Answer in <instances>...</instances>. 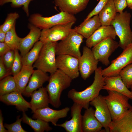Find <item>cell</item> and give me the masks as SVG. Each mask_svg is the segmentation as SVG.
Here are the masks:
<instances>
[{"label":"cell","instance_id":"obj_1","mask_svg":"<svg viewBox=\"0 0 132 132\" xmlns=\"http://www.w3.org/2000/svg\"><path fill=\"white\" fill-rule=\"evenodd\" d=\"M102 69L100 66L96 70L94 80L90 86L80 91L74 89H71L68 93V98L74 102L81 105L85 109L88 108L90 102L99 95L104 84V77L101 73Z\"/></svg>","mask_w":132,"mask_h":132},{"label":"cell","instance_id":"obj_2","mask_svg":"<svg viewBox=\"0 0 132 132\" xmlns=\"http://www.w3.org/2000/svg\"><path fill=\"white\" fill-rule=\"evenodd\" d=\"M72 79L62 71L57 69L50 74L49 83L46 87L49 99L50 104L56 108L61 105V95L62 91L69 87Z\"/></svg>","mask_w":132,"mask_h":132},{"label":"cell","instance_id":"obj_3","mask_svg":"<svg viewBox=\"0 0 132 132\" xmlns=\"http://www.w3.org/2000/svg\"><path fill=\"white\" fill-rule=\"evenodd\" d=\"M131 16L130 13L127 11L117 13L110 23L119 39V47L123 49L132 43V31L130 25Z\"/></svg>","mask_w":132,"mask_h":132},{"label":"cell","instance_id":"obj_4","mask_svg":"<svg viewBox=\"0 0 132 132\" xmlns=\"http://www.w3.org/2000/svg\"><path fill=\"white\" fill-rule=\"evenodd\" d=\"M57 42L44 44L38 57L33 66V68L50 74L57 70L56 62V48Z\"/></svg>","mask_w":132,"mask_h":132},{"label":"cell","instance_id":"obj_5","mask_svg":"<svg viewBox=\"0 0 132 132\" xmlns=\"http://www.w3.org/2000/svg\"><path fill=\"white\" fill-rule=\"evenodd\" d=\"M30 23L40 30L51 28L55 26L75 22L77 19L74 15L61 11L49 17H44L39 13L31 15L28 19Z\"/></svg>","mask_w":132,"mask_h":132},{"label":"cell","instance_id":"obj_6","mask_svg":"<svg viewBox=\"0 0 132 132\" xmlns=\"http://www.w3.org/2000/svg\"><path fill=\"white\" fill-rule=\"evenodd\" d=\"M108 94L103 96L110 110L112 121L121 117L132 106L129 103V99L126 96L118 92L107 90Z\"/></svg>","mask_w":132,"mask_h":132},{"label":"cell","instance_id":"obj_7","mask_svg":"<svg viewBox=\"0 0 132 132\" xmlns=\"http://www.w3.org/2000/svg\"><path fill=\"white\" fill-rule=\"evenodd\" d=\"M84 38L82 35L72 29L66 37L57 43L56 48V55H68L79 59L81 55L80 47Z\"/></svg>","mask_w":132,"mask_h":132},{"label":"cell","instance_id":"obj_8","mask_svg":"<svg viewBox=\"0 0 132 132\" xmlns=\"http://www.w3.org/2000/svg\"><path fill=\"white\" fill-rule=\"evenodd\" d=\"M132 63V43L127 46L121 54L113 60L107 67L102 69L104 77L119 75L120 71L128 65Z\"/></svg>","mask_w":132,"mask_h":132},{"label":"cell","instance_id":"obj_9","mask_svg":"<svg viewBox=\"0 0 132 132\" xmlns=\"http://www.w3.org/2000/svg\"><path fill=\"white\" fill-rule=\"evenodd\" d=\"M75 23L71 22L42 30L39 40L44 43L57 42L62 40L68 35L72 26Z\"/></svg>","mask_w":132,"mask_h":132},{"label":"cell","instance_id":"obj_10","mask_svg":"<svg viewBox=\"0 0 132 132\" xmlns=\"http://www.w3.org/2000/svg\"><path fill=\"white\" fill-rule=\"evenodd\" d=\"M119 47L118 43L108 38L93 47L91 50L96 59L108 66L110 64L109 57Z\"/></svg>","mask_w":132,"mask_h":132},{"label":"cell","instance_id":"obj_11","mask_svg":"<svg viewBox=\"0 0 132 132\" xmlns=\"http://www.w3.org/2000/svg\"><path fill=\"white\" fill-rule=\"evenodd\" d=\"M79 60V70L81 77L86 80L98 68L99 61L95 58L92 50L86 46L83 48Z\"/></svg>","mask_w":132,"mask_h":132},{"label":"cell","instance_id":"obj_12","mask_svg":"<svg viewBox=\"0 0 132 132\" xmlns=\"http://www.w3.org/2000/svg\"><path fill=\"white\" fill-rule=\"evenodd\" d=\"M57 69L62 71L72 80L79 76V60L74 56L67 55H57L56 57Z\"/></svg>","mask_w":132,"mask_h":132},{"label":"cell","instance_id":"obj_13","mask_svg":"<svg viewBox=\"0 0 132 132\" xmlns=\"http://www.w3.org/2000/svg\"><path fill=\"white\" fill-rule=\"evenodd\" d=\"M90 104L95 108V116L104 128L105 132H109V127L112 119L103 96L99 95L91 100Z\"/></svg>","mask_w":132,"mask_h":132},{"label":"cell","instance_id":"obj_14","mask_svg":"<svg viewBox=\"0 0 132 132\" xmlns=\"http://www.w3.org/2000/svg\"><path fill=\"white\" fill-rule=\"evenodd\" d=\"M70 110L68 107L55 110L48 107L36 110L33 113L32 117L35 119H39L48 122H51L54 125L56 126L58 120L66 117Z\"/></svg>","mask_w":132,"mask_h":132},{"label":"cell","instance_id":"obj_15","mask_svg":"<svg viewBox=\"0 0 132 132\" xmlns=\"http://www.w3.org/2000/svg\"><path fill=\"white\" fill-rule=\"evenodd\" d=\"M83 108L81 105L74 102L70 108L71 119L56 126L63 128L67 132H82L81 113Z\"/></svg>","mask_w":132,"mask_h":132},{"label":"cell","instance_id":"obj_16","mask_svg":"<svg viewBox=\"0 0 132 132\" xmlns=\"http://www.w3.org/2000/svg\"><path fill=\"white\" fill-rule=\"evenodd\" d=\"M86 109L82 115V132H105L102 129V125L95 116V110L91 107Z\"/></svg>","mask_w":132,"mask_h":132},{"label":"cell","instance_id":"obj_17","mask_svg":"<svg viewBox=\"0 0 132 132\" xmlns=\"http://www.w3.org/2000/svg\"><path fill=\"white\" fill-rule=\"evenodd\" d=\"M30 31L27 35L22 38L18 49L21 56L25 55L32 48L34 44L39 40L41 36V30L30 23L28 25Z\"/></svg>","mask_w":132,"mask_h":132},{"label":"cell","instance_id":"obj_18","mask_svg":"<svg viewBox=\"0 0 132 132\" xmlns=\"http://www.w3.org/2000/svg\"><path fill=\"white\" fill-rule=\"evenodd\" d=\"M116 36L112 26H101L87 39L86 46L91 48L108 38H111L115 40Z\"/></svg>","mask_w":132,"mask_h":132},{"label":"cell","instance_id":"obj_19","mask_svg":"<svg viewBox=\"0 0 132 132\" xmlns=\"http://www.w3.org/2000/svg\"><path fill=\"white\" fill-rule=\"evenodd\" d=\"M89 0H53L60 10L74 15L84 10Z\"/></svg>","mask_w":132,"mask_h":132},{"label":"cell","instance_id":"obj_20","mask_svg":"<svg viewBox=\"0 0 132 132\" xmlns=\"http://www.w3.org/2000/svg\"><path fill=\"white\" fill-rule=\"evenodd\" d=\"M104 77V84L102 89L118 92L132 100V91L127 88L119 75Z\"/></svg>","mask_w":132,"mask_h":132},{"label":"cell","instance_id":"obj_21","mask_svg":"<svg viewBox=\"0 0 132 132\" xmlns=\"http://www.w3.org/2000/svg\"><path fill=\"white\" fill-rule=\"evenodd\" d=\"M109 128L110 132H132V108L117 119L112 121Z\"/></svg>","mask_w":132,"mask_h":132},{"label":"cell","instance_id":"obj_22","mask_svg":"<svg viewBox=\"0 0 132 132\" xmlns=\"http://www.w3.org/2000/svg\"><path fill=\"white\" fill-rule=\"evenodd\" d=\"M49 77L46 73L41 70H34L22 94L26 97H31L34 91L42 87L43 84L48 81Z\"/></svg>","mask_w":132,"mask_h":132},{"label":"cell","instance_id":"obj_23","mask_svg":"<svg viewBox=\"0 0 132 132\" xmlns=\"http://www.w3.org/2000/svg\"><path fill=\"white\" fill-rule=\"evenodd\" d=\"M22 94L17 91H13L0 96V100L7 105L15 106L19 111L25 112L30 108L31 105Z\"/></svg>","mask_w":132,"mask_h":132},{"label":"cell","instance_id":"obj_24","mask_svg":"<svg viewBox=\"0 0 132 132\" xmlns=\"http://www.w3.org/2000/svg\"><path fill=\"white\" fill-rule=\"evenodd\" d=\"M101 26L98 14L83 21L79 26L73 29L87 39Z\"/></svg>","mask_w":132,"mask_h":132},{"label":"cell","instance_id":"obj_25","mask_svg":"<svg viewBox=\"0 0 132 132\" xmlns=\"http://www.w3.org/2000/svg\"><path fill=\"white\" fill-rule=\"evenodd\" d=\"M31 97L30 103L32 113L38 109L48 107L49 97L46 88L42 87L34 91Z\"/></svg>","mask_w":132,"mask_h":132},{"label":"cell","instance_id":"obj_26","mask_svg":"<svg viewBox=\"0 0 132 132\" xmlns=\"http://www.w3.org/2000/svg\"><path fill=\"white\" fill-rule=\"evenodd\" d=\"M33 66H22L17 75L13 76L17 91L22 94L34 70Z\"/></svg>","mask_w":132,"mask_h":132},{"label":"cell","instance_id":"obj_27","mask_svg":"<svg viewBox=\"0 0 132 132\" xmlns=\"http://www.w3.org/2000/svg\"><path fill=\"white\" fill-rule=\"evenodd\" d=\"M117 13L113 0H109L98 14L101 26L110 25Z\"/></svg>","mask_w":132,"mask_h":132},{"label":"cell","instance_id":"obj_28","mask_svg":"<svg viewBox=\"0 0 132 132\" xmlns=\"http://www.w3.org/2000/svg\"><path fill=\"white\" fill-rule=\"evenodd\" d=\"M22 118L23 122L30 126L35 132H48L52 129L48 122L38 118L33 119L28 116L25 112H23Z\"/></svg>","mask_w":132,"mask_h":132},{"label":"cell","instance_id":"obj_29","mask_svg":"<svg viewBox=\"0 0 132 132\" xmlns=\"http://www.w3.org/2000/svg\"><path fill=\"white\" fill-rule=\"evenodd\" d=\"M44 44L40 41H38L34 44L30 50L22 57L23 66H33L38 57Z\"/></svg>","mask_w":132,"mask_h":132},{"label":"cell","instance_id":"obj_30","mask_svg":"<svg viewBox=\"0 0 132 132\" xmlns=\"http://www.w3.org/2000/svg\"><path fill=\"white\" fill-rule=\"evenodd\" d=\"M17 91L13 76L8 75L0 80V96Z\"/></svg>","mask_w":132,"mask_h":132},{"label":"cell","instance_id":"obj_31","mask_svg":"<svg viewBox=\"0 0 132 132\" xmlns=\"http://www.w3.org/2000/svg\"><path fill=\"white\" fill-rule=\"evenodd\" d=\"M15 23L6 33L5 42L11 49H18L22 38L18 36L15 29Z\"/></svg>","mask_w":132,"mask_h":132},{"label":"cell","instance_id":"obj_32","mask_svg":"<svg viewBox=\"0 0 132 132\" xmlns=\"http://www.w3.org/2000/svg\"><path fill=\"white\" fill-rule=\"evenodd\" d=\"M35 0H0V5L2 6L9 2H11L12 7L17 8L22 6V9L27 16H29V6L30 2Z\"/></svg>","mask_w":132,"mask_h":132},{"label":"cell","instance_id":"obj_33","mask_svg":"<svg viewBox=\"0 0 132 132\" xmlns=\"http://www.w3.org/2000/svg\"><path fill=\"white\" fill-rule=\"evenodd\" d=\"M119 75L127 88H130L132 85V63L123 68Z\"/></svg>","mask_w":132,"mask_h":132},{"label":"cell","instance_id":"obj_34","mask_svg":"<svg viewBox=\"0 0 132 132\" xmlns=\"http://www.w3.org/2000/svg\"><path fill=\"white\" fill-rule=\"evenodd\" d=\"M19 17V14L16 12L8 14L3 23L0 26V29L4 32L6 33L16 23L17 19Z\"/></svg>","mask_w":132,"mask_h":132},{"label":"cell","instance_id":"obj_35","mask_svg":"<svg viewBox=\"0 0 132 132\" xmlns=\"http://www.w3.org/2000/svg\"><path fill=\"white\" fill-rule=\"evenodd\" d=\"M14 51V59L12 66L11 69V74L14 76L20 71L22 67V57L19 54V50L16 49Z\"/></svg>","mask_w":132,"mask_h":132},{"label":"cell","instance_id":"obj_36","mask_svg":"<svg viewBox=\"0 0 132 132\" xmlns=\"http://www.w3.org/2000/svg\"><path fill=\"white\" fill-rule=\"evenodd\" d=\"M20 116L17 118L16 121L10 124L5 123L4 124L5 127L7 129L8 132H27L22 127L21 122L22 121V118H20Z\"/></svg>","mask_w":132,"mask_h":132},{"label":"cell","instance_id":"obj_37","mask_svg":"<svg viewBox=\"0 0 132 132\" xmlns=\"http://www.w3.org/2000/svg\"><path fill=\"white\" fill-rule=\"evenodd\" d=\"M14 51L10 49L2 57L4 64L7 68L11 69L14 59Z\"/></svg>","mask_w":132,"mask_h":132},{"label":"cell","instance_id":"obj_38","mask_svg":"<svg viewBox=\"0 0 132 132\" xmlns=\"http://www.w3.org/2000/svg\"><path fill=\"white\" fill-rule=\"evenodd\" d=\"M108 0H100L95 7L89 13L84 21H86L92 17L98 15Z\"/></svg>","mask_w":132,"mask_h":132},{"label":"cell","instance_id":"obj_39","mask_svg":"<svg viewBox=\"0 0 132 132\" xmlns=\"http://www.w3.org/2000/svg\"><path fill=\"white\" fill-rule=\"evenodd\" d=\"M117 13H121L128 5L126 0H113Z\"/></svg>","mask_w":132,"mask_h":132},{"label":"cell","instance_id":"obj_40","mask_svg":"<svg viewBox=\"0 0 132 132\" xmlns=\"http://www.w3.org/2000/svg\"><path fill=\"white\" fill-rule=\"evenodd\" d=\"M5 66L3 63L2 56L0 57V79L1 80L9 75L7 72Z\"/></svg>","mask_w":132,"mask_h":132},{"label":"cell","instance_id":"obj_41","mask_svg":"<svg viewBox=\"0 0 132 132\" xmlns=\"http://www.w3.org/2000/svg\"><path fill=\"white\" fill-rule=\"evenodd\" d=\"M11 49L5 42H0V56H2Z\"/></svg>","mask_w":132,"mask_h":132},{"label":"cell","instance_id":"obj_42","mask_svg":"<svg viewBox=\"0 0 132 132\" xmlns=\"http://www.w3.org/2000/svg\"><path fill=\"white\" fill-rule=\"evenodd\" d=\"M3 117L1 110H0V132H8L3 124Z\"/></svg>","mask_w":132,"mask_h":132},{"label":"cell","instance_id":"obj_43","mask_svg":"<svg viewBox=\"0 0 132 132\" xmlns=\"http://www.w3.org/2000/svg\"><path fill=\"white\" fill-rule=\"evenodd\" d=\"M6 33L3 32L0 29V42H4L6 36Z\"/></svg>","mask_w":132,"mask_h":132},{"label":"cell","instance_id":"obj_44","mask_svg":"<svg viewBox=\"0 0 132 132\" xmlns=\"http://www.w3.org/2000/svg\"><path fill=\"white\" fill-rule=\"evenodd\" d=\"M127 3L128 7L130 9L132 6V0H126Z\"/></svg>","mask_w":132,"mask_h":132},{"label":"cell","instance_id":"obj_45","mask_svg":"<svg viewBox=\"0 0 132 132\" xmlns=\"http://www.w3.org/2000/svg\"><path fill=\"white\" fill-rule=\"evenodd\" d=\"M130 88L131 90L132 91V86H131Z\"/></svg>","mask_w":132,"mask_h":132},{"label":"cell","instance_id":"obj_46","mask_svg":"<svg viewBox=\"0 0 132 132\" xmlns=\"http://www.w3.org/2000/svg\"><path fill=\"white\" fill-rule=\"evenodd\" d=\"M130 9L132 10V7L130 8Z\"/></svg>","mask_w":132,"mask_h":132}]
</instances>
